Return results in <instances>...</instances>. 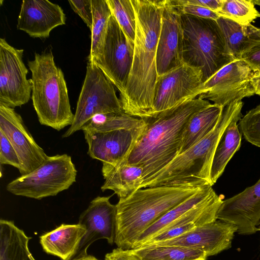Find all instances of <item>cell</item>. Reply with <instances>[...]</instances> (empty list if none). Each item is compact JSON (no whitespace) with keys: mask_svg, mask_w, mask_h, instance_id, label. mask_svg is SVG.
I'll return each instance as SVG.
<instances>
[{"mask_svg":"<svg viewBox=\"0 0 260 260\" xmlns=\"http://www.w3.org/2000/svg\"><path fill=\"white\" fill-rule=\"evenodd\" d=\"M136 27L132 68L124 94L123 111L144 118L153 115V102L158 78L156 55L165 0H131Z\"/></svg>","mask_w":260,"mask_h":260,"instance_id":"obj_1","label":"cell"},{"mask_svg":"<svg viewBox=\"0 0 260 260\" xmlns=\"http://www.w3.org/2000/svg\"><path fill=\"white\" fill-rule=\"evenodd\" d=\"M210 104L208 101L196 98L142 118L145 124L126 161L143 168L141 186L179 155L189 120L196 113Z\"/></svg>","mask_w":260,"mask_h":260,"instance_id":"obj_2","label":"cell"},{"mask_svg":"<svg viewBox=\"0 0 260 260\" xmlns=\"http://www.w3.org/2000/svg\"><path fill=\"white\" fill-rule=\"evenodd\" d=\"M203 187H146L137 190L125 199H119L116 205L117 227L114 243L118 248L131 249L146 229Z\"/></svg>","mask_w":260,"mask_h":260,"instance_id":"obj_3","label":"cell"},{"mask_svg":"<svg viewBox=\"0 0 260 260\" xmlns=\"http://www.w3.org/2000/svg\"><path fill=\"white\" fill-rule=\"evenodd\" d=\"M243 103L236 99L224 107L214 129L184 152L178 155L141 188L168 186L200 187L211 185L210 170L214 152L226 127L242 114Z\"/></svg>","mask_w":260,"mask_h":260,"instance_id":"obj_4","label":"cell"},{"mask_svg":"<svg viewBox=\"0 0 260 260\" xmlns=\"http://www.w3.org/2000/svg\"><path fill=\"white\" fill-rule=\"evenodd\" d=\"M31 73V99L41 124L60 131L73 123L66 80L54 61L51 49L35 53L27 61Z\"/></svg>","mask_w":260,"mask_h":260,"instance_id":"obj_5","label":"cell"},{"mask_svg":"<svg viewBox=\"0 0 260 260\" xmlns=\"http://www.w3.org/2000/svg\"><path fill=\"white\" fill-rule=\"evenodd\" d=\"M181 62L200 69L203 83L235 60L216 20L181 14Z\"/></svg>","mask_w":260,"mask_h":260,"instance_id":"obj_6","label":"cell"},{"mask_svg":"<svg viewBox=\"0 0 260 260\" xmlns=\"http://www.w3.org/2000/svg\"><path fill=\"white\" fill-rule=\"evenodd\" d=\"M77 174L70 155L48 156L36 170L9 182L6 189L16 196L41 200L69 189L76 181Z\"/></svg>","mask_w":260,"mask_h":260,"instance_id":"obj_7","label":"cell"},{"mask_svg":"<svg viewBox=\"0 0 260 260\" xmlns=\"http://www.w3.org/2000/svg\"><path fill=\"white\" fill-rule=\"evenodd\" d=\"M122 112L124 111L114 84L95 63L88 61L73 123L62 137H69L81 130L96 114Z\"/></svg>","mask_w":260,"mask_h":260,"instance_id":"obj_8","label":"cell"},{"mask_svg":"<svg viewBox=\"0 0 260 260\" xmlns=\"http://www.w3.org/2000/svg\"><path fill=\"white\" fill-rule=\"evenodd\" d=\"M254 72L244 61L235 60L203 83L198 98L225 107L236 99L255 94L251 83Z\"/></svg>","mask_w":260,"mask_h":260,"instance_id":"obj_9","label":"cell"},{"mask_svg":"<svg viewBox=\"0 0 260 260\" xmlns=\"http://www.w3.org/2000/svg\"><path fill=\"white\" fill-rule=\"evenodd\" d=\"M134 43L128 40L111 15L102 51L92 62L102 71L122 96L132 66Z\"/></svg>","mask_w":260,"mask_h":260,"instance_id":"obj_10","label":"cell"},{"mask_svg":"<svg viewBox=\"0 0 260 260\" xmlns=\"http://www.w3.org/2000/svg\"><path fill=\"white\" fill-rule=\"evenodd\" d=\"M203 76L200 69L183 62L158 76L153 97V115L196 98L203 84Z\"/></svg>","mask_w":260,"mask_h":260,"instance_id":"obj_11","label":"cell"},{"mask_svg":"<svg viewBox=\"0 0 260 260\" xmlns=\"http://www.w3.org/2000/svg\"><path fill=\"white\" fill-rule=\"evenodd\" d=\"M24 50L10 45L0 39V102L14 108L30 100L32 91L31 79L23 61Z\"/></svg>","mask_w":260,"mask_h":260,"instance_id":"obj_12","label":"cell"},{"mask_svg":"<svg viewBox=\"0 0 260 260\" xmlns=\"http://www.w3.org/2000/svg\"><path fill=\"white\" fill-rule=\"evenodd\" d=\"M0 131L10 141L19 159L21 175L29 174L48 158L14 108L0 102Z\"/></svg>","mask_w":260,"mask_h":260,"instance_id":"obj_13","label":"cell"},{"mask_svg":"<svg viewBox=\"0 0 260 260\" xmlns=\"http://www.w3.org/2000/svg\"><path fill=\"white\" fill-rule=\"evenodd\" d=\"M110 197L98 196L80 215L78 223L86 229V234L72 259L87 255V250L94 242L106 239L115 243L117 227V208L110 202Z\"/></svg>","mask_w":260,"mask_h":260,"instance_id":"obj_14","label":"cell"},{"mask_svg":"<svg viewBox=\"0 0 260 260\" xmlns=\"http://www.w3.org/2000/svg\"><path fill=\"white\" fill-rule=\"evenodd\" d=\"M217 219L234 225L240 235H251L259 231L260 178L252 186L223 201Z\"/></svg>","mask_w":260,"mask_h":260,"instance_id":"obj_15","label":"cell"},{"mask_svg":"<svg viewBox=\"0 0 260 260\" xmlns=\"http://www.w3.org/2000/svg\"><path fill=\"white\" fill-rule=\"evenodd\" d=\"M236 232L234 225L216 220L178 237L149 245L187 247L202 251L208 257L230 248Z\"/></svg>","mask_w":260,"mask_h":260,"instance_id":"obj_16","label":"cell"},{"mask_svg":"<svg viewBox=\"0 0 260 260\" xmlns=\"http://www.w3.org/2000/svg\"><path fill=\"white\" fill-rule=\"evenodd\" d=\"M142 127L100 133L83 132L88 145L87 153L92 158L103 164H117L124 160L127 161Z\"/></svg>","mask_w":260,"mask_h":260,"instance_id":"obj_17","label":"cell"},{"mask_svg":"<svg viewBox=\"0 0 260 260\" xmlns=\"http://www.w3.org/2000/svg\"><path fill=\"white\" fill-rule=\"evenodd\" d=\"M181 16L172 0H165L157 55L158 76L180 64Z\"/></svg>","mask_w":260,"mask_h":260,"instance_id":"obj_18","label":"cell"},{"mask_svg":"<svg viewBox=\"0 0 260 260\" xmlns=\"http://www.w3.org/2000/svg\"><path fill=\"white\" fill-rule=\"evenodd\" d=\"M66 21V14L58 5L47 0H24L17 29L31 37L46 39L52 29L65 24Z\"/></svg>","mask_w":260,"mask_h":260,"instance_id":"obj_19","label":"cell"},{"mask_svg":"<svg viewBox=\"0 0 260 260\" xmlns=\"http://www.w3.org/2000/svg\"><path fill=\"white\" fill-rule=\"evenodd\" d=\"M222 200L214 191L208 198L171 223L162 232L139 247L167 241L217 220V213Z\"/></svg>","mask_w":260,"mask_h":260,"instance_id":"obj_20","label":"cell"},{"mask_svg":"<svg viewBox=\"0 0 260 260\" xmlns=\"http://www.w3.org/2000/svg\"><path fill=\"white\" fill-rule=\"evenodd\" d=\"M86 234V229L77 224H61L40 237L43 250L61 260H71Z\"/></svg>","mask_w":260,"mask_h":260,"instance_id":"obj_21","label":"cell"},{"mask_svg":"<svg viewBox=\"0 0 260 260\" xmlns=\"http://www.w3.org/2000/svg\"><path fill=\"white\" fill-rule=\"evenodd\" d=\"M102 172L105 180L102 190H111L119 199H125L141 189V167L128 164L126 160L117 164L103 163Z\"/></svg>","mask_w":260,"mask_h":260,"instance_id":"obj_22","label":"cell"},{"mask_svg":"<svg viewBox=\"0 0 260 260\" xmlns=\"http://www.w3.org/2000/svg\"><path fill=\"white\" fill-rule=\"evenodd\" d=\"M216 21L225 38L228 50L235 60L260 42V29L251 24L243 25L220 16Z\"/></svg>","mask_w":260,"mask_h":260,"instance_id":"obj_23","label":"cell"},{"mask_svg":"<svg viewBox=\"0 0 260 260\" xmlns=\"http://www.w3.org/2000/svg\"><path fill=\"white\" fill-rule=\"evenodd\" d=\"M242 116V114H239L231 121L223 132L217 144L210 170L212 185L220 177L234 154L240 149L242 134L237 122Z\"/></svg>","mask_w":260,"mask_h":260,"instance_id":"obj_24","label":"cell"},{"mask_svg":"<svg viewBox=\"0 0 260 260\" xmlns=\"http://www.w3.org/2000/svg\"><path fill=\"white\" fill-rule=\"evenodd\" d=\"M223 108L211 104L191 117L183 134L179 154L197 143L214 129Z\"/></svg>","mask_w":260,"mask_h":260,"instance_id":"obj_25","label":"cell"},{"mask_svg":"<svg viewBox=\"0 0 260 260\" xmlns=\"http://www.w3.org/2000/svg\"><path fill=\"white\" fill-rule=\"evenodd\" d=\"M212 186H204L200 190L168 211L139 236L132 249L140 246L162 232L177 219L208 198L214 192Z\"/></svg>","mask_w":260,"mask_h":260,"instance_id":"obj_26","label":"cell"},{"mask_svg":"<svg viewBox=\"0 0 260 260\" xmlns=\"http://www.w3.org/2000/svg\"><path fill=\"white\" fill-rule=\"evenodd\" d=\"M137 260H206L199 250L176 246L147 245L129 250Z\"/></svg>","mask_w":260,"mask_h":260,"instance_id":"obj_27","label":"cell"},{"mask_svg":"<svg viewBox=\"0 0 260 260\" xmlns=\"http://www.w3.org/2000/svg\"><path fill=\"white\" fill-rule=\"evenodd\" d=\"M144 124L143 119L131 116L124 112L98 114L85 124L81 130L92 133L133 130L141 128Z\"/></svg>","mask_w":260,"mask_h":260,"instance_id":"obj_28","label":"cell"},{"mask_svg":"<svg viewBox=\"0 0 260 260\" xmlns=\"http://www.w3.org/2000/svg\"><path fill=\"white\" fill-rule=\"evenodd\" d=\"M91 5L92 25L88 61L94 62L102 51L112 13L106 0H91Z\"/></svg>","mask_w":260,"mask_h":260,"instance_id":"obj_29","label":"cell"},{"mask_svg":"<svg viewBox=\"0 0 260 260\" xmlns=\"http://www.w3.org/2000/svg\"><path fill=\"white\" fill-rule=\"evenodd\" d=\"M221 17L230 19L243 25L251 24L260 17L252 0H223L217 12Z\"/></svg>","mask_w":260,"mask_h":260,"instance_id":"obj_30","label":"cell"},{"mask_svg":"<svg viewBox=\"0 0 260 260\" xmlns=\"http://www.w3.org/2000/svg\"><path fill=\"white\" fill-rule=\"evenodd\" d=\"M106 2L127 39L134 43L136 20L131 0H106Z\"/></svg>","mask_w":260,"mask_h":260,"instance_id":"obj_31","label":"cell"},{"mask_svg":"<svg viewBox=\"0 0 260 260\" xmlns=\"http://www.w3.org/2000/svg\"><path fill=\"white\" fill-rule=\"evenodd\" d=\"M238 127L247 141L260 148V105L241 118Z\"/></svg>","mask_w":260,"mask_h":260,"instance_id":"obj_32","label":"cell"},{"mask_svg":"<svg viewBox=\"0 0 260 260\" xmlns=\"http://www.w3.org/2000/svg\"><path fill=\"white\" fill-rule=\"evenodd\" d=\"M0 164L12 166L18 170L20 163L18 156L10 141L0 131Z\"/></svg>","mask_w":260,"mask_h":260,"instance_id":"obj_33","label":"cell"},{"mask_svg":"<svg viewBox=\"0 0 260 260\" xmlns=\"http://www.w3.org/2000/svg\"><path fill=\"white\" fill-rule=\"evenodd\" d=\"M68 2L72 10L91 30L92 25L91 0H69Z\"/></svg>","mask_w":260,"mask_h":260,"instance_id":"obj_34","label":"cell"},{"mask_svg":"<svg viewBox=\"0 0 260 260\" xmlns=\"http://www.w3.org/2000/svg\"><path fill=\"white\" fill-rule=\"evenodd\" d=\"M173 3L178 7L182 14L190 15L200 18L211 19L216 20L220 16L219 14L209 9L199 6L184 4L177 5L172 0Z\"/></svg>","mask_w":260,"mask_h":260,"instance_id":"obj_35","label":"cell"},{"mask_svg":"<svg viewBox=\"0 0 260 260\" xmlns=\"http://www.w3.org/2000/svg\"><path fill=\"white\" fill-rule=\"evenodd\" d=\"M241 59L248 64L254 72H260V42L243 53Z\"/></svg>","mask_w":260,"mask_h":260,"instance_id":"obj_36","label":"cell"},{"mask_svg":"<svg viewBox=\"0 0 260 260\" xmlns=\"http://www.w3.org/2000/svg\"><path fill=\"white\" fill-rule=\"evenodd\" d=\"M177 5L184 4L193 5L204 7L218 12L221 6L223 0H173Z\"/></svg>","mask_w":260,"mask_h":260,"instance_id":"obj_37","label":"cell"},{"mask_svg":"<svg viewBox=\"0 0 260 260\" xmlns=\"http://www.w3.org/2000/svg\"><path fill=\"white\" fill-rule=\"evenodd\" d=\"M105 260H137L129 250L117 247L106 254Z\"/></svg>","mask_w":260,"mask_h":260,"instance_id":"obj_38","label":"cell"},{"mask_svg":"<svg viewBox=\"0 0 260 260\" xmlns=\"http://www.w3.org/2000/svg\"><path fill=\"white\" fill-rule=\"evenodd\" d=\"M251 83L255 94L260 95V72H254L252 77Z\"/></svg>","mask_w":260,"mask_h":260,"instance_id":"obj_39","label":"cell"},{"mask_svg":"<svg viewBox=\"0 0 260 260\" xmlns=\"http://www.w3.org/2000/svg\"><path fill=\"white\" fill-rule=\"evenodd\" d=\"M72 260H100L98 258H96L95 257L91 255H86L85 256L79 257L77 258H75Z\"/></svg>","mask_w":260,"mask_h":260,"instance_id":"obj_40","label":"cell"},{"mask_svg":"<svg viewBox=\"0 0 260 260\" xmlns=\"http://www.w3.org/2000/svg\"><path fill=\"white\" fill-rule=\"evenodd\" d=\"M18 260H36V259L34 258L32 255H30L29 256L21 258Z\"/></svg>","mask_w":260,"mask_h":260,"instance_id":"obj_41","label":"cell"},{"mask_svg":"<svg viewBox=\"0 0 260 260\" xmlns=\"http://www.w3.org/2000/svg\"><path fill=\"white\" fill-rule=\"evenodd\" d=\"M253 4L255 5H258L260 6V1H252Z\"/></svg>","mask_w":260,"mask_h":260,"instance_id":"obj_42","label":"cell"},{"mask_svg":"<svg viewBox=\"0 0 260 260\" xmlns=\"http://www.w3.org/2000/svg\"><path fill=\"white\" fill-rule=\"evenodd\" d=\"M259 231H260V228H259Z\"/></svg>","mask_w":260,"mask_h":260,"instance_id":"obj_43","label":"cell"}]
</instances>
